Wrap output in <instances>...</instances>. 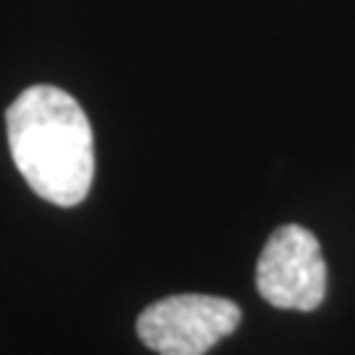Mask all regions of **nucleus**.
Returning a JSON list of instances; mask_svg holds the SVG:
<instances>
[{
	"label": "nucleus",
	"mask_w": 355,
	"mask_h": 355,
	"mask_svg": "<svg viewBox=\"0 0 355 355\" xmlns=\"http://www.w3.org/2000/svg\"><path fill=\"white\" fill-rule=\"evenodd\" d=\"M6 129L13 164L35 195L61 208L87 198L95 177L92 127L66 89L26 87L8 105Z\"/></svg>",
	"instance_id": "1"
},
{
	"label": "nucleus",
	"mask_w": 355,
	"mask_h": 355,
	"mask_svg": "<svg viewBox=\"0 0 355 355\" xmlns=\"http://www.w3.org/2000/svg\"><path fill=\"white\" fill-rule=\"evenodd\" d=\"M237 303L216 295H171L148 305L137 334L158 355H205L240 327Z\"/></svg>",
	"instance_id": "2"
},
{
	"label": "nucleus",
	"mask_w": 355,
	"mask_h": 355,
	"mask_svg": "<svg viewBox=\"0 0 355 355\" xmlns=\"http://www.w3.org/2000/svg\"><path fill=\"white\" fill-rule=\"evenodd\" d=\"M255 287L274 308L316 311L327 295V263L313 232L297 224L271 232L255 266Z\"/></svg>",
	"instance_id": "3"
}]
</instances>
